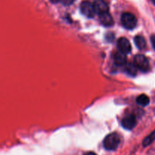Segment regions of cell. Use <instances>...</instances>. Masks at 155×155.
I'll list each match as a JSON object with an SVG mask.
<instances>
[{
	"label": "cell",
	"mask_w": 155,
	"mask_h": 155,
	"mask_svg": "<svg viewBox=\"0 0 155 155\" xmlns=\"http://www.w3.org/2000/svg\"><path fill=\"white\" fill-rule=\"evenodd\" d=\"M137 124V120L134 114H129L122 120V126L127 130H133Z\"/></svg>",
	"instance_id": "obj_6"
},
{
	"label": "cell",
	"mask_w": 155,
	"mask_h": 155,
	"mask_svg": "<svg viewBox=\"0 0 155 155\" xmlns=\"http://www.w3.org/2000/svg\"><path fill=\"white\" fill-rule=\"evenodd\" d=\"M151 1H152L153 3H154V4L155 5V0H151Z\"/></svg>",
	"instance_id": "obj_18"
},
{
	"label": "cell",
	"mask_w": 155,
	"mask_h": 155,
	"mask_svg": "<svg viewBox=\"0 0 155 155\" xmlns=\"http://www.w3.org/2000/svg\"><path fill=\"white\" fill-rule=\"evenodd\" d=\"M136 102L139 105L142 106V107H145V106L148 105L150 103V98H148V95L142 94V95H139L136 98Z\"/></svg>",
	"instance_id": "obj_12"
},
{
	"label": "cell",
	"mask_w": 155,
	"mask_h": 155,
	"mask_svg": "<svg viewBox=\"0 0 155 155\" xmlns=\"http://www.w3.org/2000/svg\"><path fill=\"white\" fill-rule=\"evenodd\" d=\"M84 155H97V154L94 152H88L86 153V154H85Z\"/></svg>",
	"instance_id": "obj_16"
},
{
	"label": "cell",
	"mask_w": 155,
	"mask_h": 155,
	"mask_svg": "<svg viewBox=\"0 0 155 155\" xmlns=\"http://www.w3.org/2000/svg\"><path fill=\"white\" fill-rule=\"evenodd\" d=\"M93 5L95 12L98 15L108 12V5L104 0H95Z\"/></svg>",
	"instance_id": "obj_7"
},
{
	"label": "cell",
	"mask_w": 155,
	"mask_h": 155,
	"mask_svg": "<svg viewBox=\"0 0 155 155\" xmlns=\"http://www.w3.org/2000/svg\"><path fill=\"white\" fill-rule=\"evenodd\" d=\"M114 61L116 64L124 66L127 64V54L120 51H117L114 54Z\"/></svg>",
	"instance_id": "obj_9"
},
{
	"label": "cell",
	"mask_w": 155,
	"mask_h": 155,
	"mask_svg": "<svg viewBox=\"0 0 155 155\" xmlns=\"http://www.w3.org/2000/svg\"><path fill=\"white\" fill-rule=\"evenodd\" d=\"M117 48L119 51L124 53V54H129L132 50V45L130 41L125 37L120 38L117 41Z\"/></svg>",
	"instance_id": "obj_5"
},
{
	"label": "cell",
	"mask_w": 155,
	"mask_h": 155,
	"mask_svg": "<svg viewBox=\"0 0 155 155\" xmlns=\"http://www.w3.org/2000/svg\"><path fill=\"white\" fill-rule=\"evenodd\" d=\"M122 25L127 30H133L137 25V19L133 14L124 12L121 16Z\"/></svg>",
	"instance_id": "obj_2"
},
{
	"label": "cell",
	"mask_w": 155,
	"mask_h": 155,
	"mask_svg": "<svg viewBox=\"0 0 155 155\" xmlns=\"http://www.w3.org/2000/svg\"><path fill=\"white\" fill-rule=\"evenodd\" d=\"M50 1L53 3H57L58 2H60V0H50Z\"/></svg>",
	"instance_id": "obj_17"
},
{
	"label": "cell",
	"mask_w": 155,
	"mask_h": 155,
	"mask_svg": "<svg viewBox=\"0 0 155 155\" xmlns=\"http://www.w3.org/2000/svg\"><path fill=\"white\" fill-rule=\"evenodd\" d=\"M151 43H152L153 48L155 49V35H152V36H151Z\"/></svg>",
	"instance_id": "obj_15"
},
{
	"label": "cell",
	"mask_w": 155,
	"mask_h": 155,
	"mask_svg": "<svg viewBox=\"0 0 155 155\" xmlns=\"http://www.w3.org/2000/svg\"><path fill=\"white\" fill-rule=\"evenodd\" d=\"M154 140H155V130H154L151 134L148 135L146 138H145V139L143 140V142H142V145H143L144 147L148 146V145H151Z\"/></svg>",
	"instance_id": "obj_13"
},
{
	"label": "cell",
	"mask_w": 155,
	"mask_h": 155,
	"mask_svg": "<svg viewBox=\"0 0 155 155\" xmlns=\"http://www.w3.org/2000/svg\"><path fill=\"white\" fill-rule=\"evenodd\" d=\"M134 42L136 46L139 49L142 50L146 47V40H145V39L142 36H139V35L136 36L134 38Z\"/></svg>",
	"instance_id": "obj_11"
},
{
	"label": "cell",
	"mask_w": 155,
	"mask_h": 155,
	"mask_svg": "<svg viewBox=\"0 0 155 155\" xmlns=\"http://www.w3.org/2000/svg\"><path fill=\"white\" fill-rule=\"evenodd\" d=\"M74 1V0H60L61 2L64 5H71V4H73Z\"/></svg>",
	"instance_id": "obj_14"
},
{
	"label": "cell",
	"mask_w": 155,
	"mask_h": 155,
	"mask_svg": "<svg viewBox=\"0 0 155 155\" xmlns=\"http://www.w3.org/2000/svg\"><path fill=\"white\" fill-rule=\"evenodd\" d=\"M134 64L138 70L146 73L150 70V63L148 59L143 54H137L134 58Z\"/></svg>",
	"instance_id": "obj_3"
},
{
	"label": "cell",
	"mask_w": 155,
	"mask_h": 155,
	"mask_svg": "<svg viewBox=\"0 0 155 155\" xmlns=\"http://www.w3.org/2000/svg\"><path fill=\"white\" fill-rule=\"evenodd\" d=\"M120 142V139L119 135L116 133H113L106 136L103 142V145L107 151H114L119 146Z\"/></svg>",
	"instance_id": "obj_1"
},
{
	"label": "cell",
	"mask_w": 155,
	"mask_h": 155,
	"mask_svg": "<svg viewBox=\"0 0 155 155\" xmlns=\"http://www.w3.org/2000/svg\"><path fill=\"white\" fill-rule=\"evenodd\" d=\"M99 21L103 26L111 27L114 24V19L108 12L99 15Z\"/></svg>",
	"instance_id": "obj_8"
},
{
	"label": "cell",
	"mask_w": 155,
	"mask_h": 155,
	"mask_svg": "<svg viewBox=\"0 0 155 155\" xmlns=\"http://www.w3.org/2000/svg\"><path fill=\"white\" fill-rule=\"evenodd\" d=\"M80 10H81L82 13L87 18H93L94 15L96 14L93 3L89 1H83L81 3Z\"/></svg>",
	"instance_id": "obj_4"
},
{
	"label": "cell",
	"mask_w": 155,
	"mask_h": 155,
	"mask_svg": "<svg viewBox=\"0 0 155 155\" xmlns=\"http://www.w3.org/2000/svg\"><path fill=\"white\" fill-rule=\"evenodd\" d=\"M124 67L125 72L128 74L129 75L133 77V76H136V74H137L138 69L134 63H127Z\"/></svg>",
	"instance_id": "obj_10"
}]
</instances>
